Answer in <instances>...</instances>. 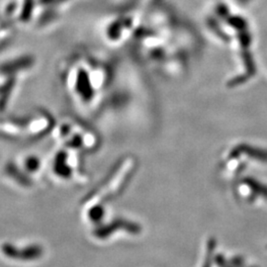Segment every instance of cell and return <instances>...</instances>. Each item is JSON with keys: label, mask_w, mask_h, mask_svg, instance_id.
<instances>
[{"label": "cell", "mask_w": 267, "mask_h": 267, "mask_svg": "<svg viewBox=\"0 0 267 267\" xmlns=\"http://www.w3.org/2000/svg\"><path fill=\"white\" fill-rule=\"evenodd\" d=\"M245 155L252 159L258 160L260 162L267 163V151L263 149L252 148L251 146L247 145H241L238 146L230 155V159H236L239 156Z\"/></svg>", "instance_id": "5"}, {"label": "cell", "mask_w": 267, "mask_h": 267, "mask_svg": "<svg viewBox=\"0 0 267 267\" xmlns=\"http://www.w3.org/2000/svg\"><path fill=\"white\" fill-rule=\"evenodd\" d=\"M241 185L251 191L253 197H262L267 199V185L252 177H245L241 181Z\"/></svg>", "instance_id": "6"}, {"label": "cell", "mask_w": 267, "mask_h": 267, "mask_svg": "<svg viewBox=\"0 0 267 267\" xmlns=\"http://www.w3.org/2000/svg\"><path fill=\"white\" fill-rule=\"evenodd\" d=\"M58 71L67 97L80 109L96 110L105 102L93 88L78 51L62 59Z\"/></svg>", "instance_id": "1"}, {"label": "cell", "mask_w": 267, "mask_h": 267, "mask_svg": "<svg viewBox=\"0 0 267 267\" xmlns=\"http://www.w3.org/2000/svg\"><path fill=\"white\" fill-rule=\"evenodd\" d=\"M36 66V58L31 54L17 55L0 63V73L19 79L28 75Z\"/></svg>", "instance_id": "3"}, {"label": "cell", "mask_w": 267, "mask_h": 267, "mask_svg": "<svg viewBox=\"0 0 267 267\" xmlns=\"http://www.w3.org/2000/svg\"><path fill=\"white\" fill-rule=\"evenodd\" d=\"M19 80L20 79L15 76L0 73V116L5 112L10 103Z\"/></svg>", "instance_id": "4"}, {"label": "cell", "mask_w": 267, "mask_h": 267, "mask_svg": "<svg viewBox=\"0 0 267 267\" xmlns=\"http://www.w3.org/2000/svg\"><path fill=\"white\" fill-rule=\"evenodd\" d=\"M24 139L37 140L49 133L55 127L51 114L45 109H35L22 116Z\"/></svg>", "instance_id": "2"}, {"label": "cell", "mask_w": 267, "mask_h": 267, "mask_svg": "<svg viewBox=\"0 0 267 267\" xmlns=\"http://www.w3.org/2000/svg\"><path fill=\"white\" fill-rule=\"evenodd\" d=\"M217 247V241L214 238H211L207 242L206 246V255L202 267H212L213 260L215 259V249Z\"/></svg>", "instance_id": "7"}]
</instances>
